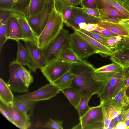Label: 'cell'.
Segmentation results:
<instances>
[{
  "instance_id": "ab89813d",
  "label": "cell",
  "mask_w": 129,
  "mask_h": 129,
  "mask_svg": "<svg viewBox=\"0 0 129 129\" xmlns=\"http://www.w3.org/2000/svg\"><path fill=\"white\" fill-rule=\"evenodd\" d=\"M83 11L88 15L97 17H100V14L97 8H88L82 7Z\"/></svg>"
},
{
  "instance_id": "8fae6325",
  "label": "cell",
  "mask_w": 129,
  "mask_h": 129,
  "mask_svg": "<svg viewBox=\"0 0 129 129\" xmlns=\"http://www.w3.org/2000/svg\"><path fill=\"white\" fill-rule=\"evenodd\" d=\"M19 63L16 60L10 62L9 65L10 76L6 83L11 90L19 93H27L29 88L23 83L18 70Z\"/></svg>"
},
{
  "instance_id": "db71d44e",
  "label": "cell",
  "mask_w": 129,
  "mask_h": 129,
  "mask_svg": "<svg viewBox=\"0 0 129 129\" xmlns=\"http://www.w3.org/2000/svg\"><path fill=\"white\" fill-rule=\"evenodd\" d=\"M127 125L129 127V119L127 120L125 122Z\"/></svg>"
},
{
  "instance_id": "f5cc1de1",
  "label": "cell",
  "mask_w": 129,
  "mask_h": 129,
  "mask_svg": "<svg viewBox=\"0 0 129 129\" xmlns=\"http://www.w3.org/2000/svg\"><path fill=\"white\" fill-rule=\"evenodd\" d=\"M126 95L128 97L129 96V87L127 89L126 91Z\"/></svg>"
},
{
  "instance_id": "816d5d0a",
  "label": "cell",
  "mask_w": 129,
  "mask_h": 129,
  "mask_svg": "<svg viewBox=\"0 0 129 129\" xmlns=\"http://www.w3.org/2000/svg\"><path fill=\"white\" fill-rule=\"evenodd\" d=\"M118 3L120 5H122L124 2L125 0H110Z\"/></svg>"
},
{
  "instance_id": "30bf717a",
  "label": "cell",
  "mask_w": 129,
  "mask_h": 129,
  "mask_svg": "<svg viewBox=\"0 0 129 129\" xmlns=\"http://www.w3.org/2000/svg\"><path fill=\"white\" fill-rule=\"evenodd\" d=\"M102 20L100 18L88 14L83 10L82 7L73 6L71 15L65 24L75 30H78V25L81 23L98 24Z\"/></svg>"
},
{
  "instance_id": "1f68e13d",
  "label": "cell",
  "mask_w": 129,
  "mask_h": 129,
  "mask_svg": "<svg viewBox=\"0 0 129 129\" xmlns=\"http://www.w3.org/2000/svg\"><path fill=\"white\" fill-rule=\"evenodd\" d=\"M91 97V96H81L78 106L76 109L80 117L84 115L90 108V107L88 105V103Z\"/></svg>"
},
{
  "instance_id": "cb8c5ba5",
  "label": "cell",
  "mask_w": 129,
  "mask_h": 129,
  "mask_svg": "<svg viewBox=\"0 0 129 129\" xmlns=\"http://www.w3.org/2000/svg\"><path fill=\"white\" fill-rule=\"evenodd\" d=\"M37 102L19 99L15 96L13 105L19 110L25 114L29 112L30 116L33 115L34 108Z\"/></svg>"
},
{
  "instance_id": "44dd1931",
  "label": "cell",
  "mask_w": 129,
  "mask_h": 129,
  "mask_svg": "<svg viewBox=\"0 0 129 129\" xmlns=\"http://www.w3.org/2000/svg\"><path fill=\"white\" fill-rule=\"evenodd\" d=\"M102 106L103 115V129H108L112 120L120 114L121 109L110 105L107 102H101Z\"/></svg>"
},
{
  "instance_id": "8d00e7d4",
  "label": "cell",
  "mask_w": 129,
  "mask_h": 129,
  "mask_svg": "<svg viewBox=\"0 0 129 129\" xmlns=\"http://www.w3.org/2000/svg\"><path fill=\"white\" fill-rule=\"evenodd\" d=\"M116 36L105 37L107 46L112 50L116 49L120 45L116 41Z\"/></svg>"
},
{
  "instance_id": "bcb514c9",
  "label": "cell",
  "mask_w": 129,
  "mask_h": 129,
  "mask_svg": "<svg viewBox=\"0 0 129 129\" xmlns=\"http://www.w3.org/2000/svg\"><path fill=\"white\" fill-rule=\"evenodd\" d=\"M124 112V114L121 121L125 122L129 119V108Z\"/></svg>"
},
{
  "instance_id": "83f0119b",
  "label": "cell",
  "mask_w": 129,
  "mask_h": 129,
  "mask_svg": "<svg viewBox=\"0 0 129 129\" xmlns=\"http://www.w3.org/2000/svg\"><path fill=\"white\" fill-rule=\"evenodd\" d=\"M75 76L69 71L55 80L52 83L57 86L61 91L64 89L71 87L72 81Z\"/></svg>"
},
{
  "instance_id": "c3c4849f",
  "label": "cell",
  "mask_w": 129,
  "mask_h": 129,
  "mask_svg": "<svg viewBox=\"0 0 129 129\" xmlns=\"http://www.w3.org/2000/svg\"><path fill=\"white\" fill-rule=\"evenodd\" d=\"M121 5L129 12V0H125Z\"/></svg>"
},
{
  "instance_id": "3957f363",
  "label": "cell",
  "mask_w": 129,
  "mask_h": 129,
  "mask_svg": "<svg viewBox=\"0 0 129 129\" xmlns=\"http://www.w3.org/2000/svg\"><path fill=\"white\" fill-rule=\"evenodd\" d=\"M70 34L69 31L63 28L53 42L45 50H43L45 64L59 57L62 50L69 47Z\"/></svg>"
},
{
  "instance_id": "ee69618b",
  "label": "cell",
  "mask_w": 129,
  "mask_h": 129,
  "mask_svg": "<svg viewBox=\"0 0 129 129\" xmlns=\"http://www.w3.org/2000/svg\"><path fill=\"white\" fill-rule=\"evenodd\" d=\"M129 48V37L122 38V42L119 46Z\"/></svg>"
},
{
  "instance_id": "5b68a950",
  "label": "cell",
  "mask_w": 129,
  "mask_h": 129,
  "mask_svg": "<svg viewBox=\"0 0 129 129\" xmlns=\"http://www.w3.org/2000/svg\"><path fill=\"white\" fill-rule=\"evenodd\" d=\"M55 0H46L42 10L36 15L27 18L32 30L38 37L49 18L55 6Z\"/></svg>"
},
{
  "instance_id": "4dcf8cb0",
  "label": "cell",
  "mask_w": 129,
  "mask_h": 129,
  "mask_svg": "<svg viewBox=\"0 0 129 129\" xmlns=\"http://www.w3.org/2000/svg\"><path fill=\"white\" fill-rule=\"evenodd\" d=\"M18 70L21 79L25 85L28 88L33 81L31 71L28 70L19 63Z\"/></svg>"
},
{
  "instance_id": "d4e9b609",
  "label": "cell",
  "mask_w": 129,
  "mask_h": 129,
  "mask_svg": "<svg viewBox=\"0 0 129 129\" xmlns=\"http://www.w3.org/2000/svg\"><path fill=\"white\" fill-rule=\"evenodd\" d=\"M55 3L65 24L71 15L74 5L64 0H55Z\"/></svg>"
},
{
  "instance_id": "603a6c76",
  "label": "cell",
  "mask_w": 129,
  "mask_h": 129,
  "mask_svg": "<svg viewBox=\"0 0 129 129\" xmlns=\"http://www.w3.org/2000/svg\"><path fill=\"white\" fill-rule=\"evenodd\" d=\"M12 12L0 10V51L7 39L6 37L8 20Z\"/></svg>"
},
{
  "instance_id": "836d02e7",
  "label": "cell",
  "mask_w": 129,
  "mask_h": 129,
  "mask_svg": "<svg viewBox=\"0 0 129 129\" xmlns=\"http://www.w3.org/2000/svg\"><path fill=\"white\" fill-rule=\"evenodd\" d=\"M63 123L62 121L50 119L45 122L44 125L41 126L49 129H63Z\"/></svg>"
},
{
  "instance_id": "ba28073f",
  "label": "cell",
  "mask_w": 129,
  "mask_h": 129,
  "mask_svg": "<svg viewBox=\"0 0 129 129\" xmlns=\"http://www.w3.org/2000/svg\"><path fill=\"white\" fill-rule=\"evenodd\" d=\"M96 2L102 20L119 23L121 20L129 18V15L120 12L105 0H96Z\"/></svg>"
},
{
  "instance_id": "f6af8a7d",
  "label": "cell",
  "mask_w": 129,
  "mask_h": 129,
  "mask_svg": "<svg viewBox=\"0 0 129 129\" xmlns=\"http://www.w3.org/2000/svg\"><path fill=\"white\" fill-rule=\"evenodd\" d=\"M119 23L129 31V18L121 20L120 21Z\"/></svg>"
},
{
  "instance_id": "60d3db41",
  "label": "cell",
  "mask_w": 129,
  "mask_h": 129,
  "mask_svg": "<svg viewBox=\"0 0 129 129\" xmlns=\"http://www.w3.org/2000/svg\"><path fill=\"white\" fill-rule=\"evenodd\" d=\"M105 0L120 12L129 16V12L120 4L112 1Z\"/></svg>"
},
{
  "instance_id": "4fadbf2b",
  "label": "cell",
  "mask_w": 129,
  "mask_h": 129,
  "mask_svg": "<svg viewBox=\"0 0 129 129\" xmlns=\"http://www.w3.org/2000/svg\"><path fill=\"white\" fill-rule=\"evenodd\" d=\"M13 124L21 129H27L30 127L29 114H25L18 109L12 103L8 104Z\"/></svg>"
},
{
  "instance_id": "ac0fdd59",
  "label": "cell",
  "mask_w": 129,
  "mask_h": 129,
  "mask_svg": "<svg viewBox=\"0 0 129 129\" xmlns=\"http://www.w3.org/2000/svg\"><path fill=\"white\" fill-rule=\"evenodd\" d=\"M16 42L17 50L16 61L21 65L27 66L30 71L36 73L38 68L32 61L25 47L19 40Z\"/></svg>"
},
{
  "instance_id": "f907efd6",
  "label": "cell",
  "mask_w": 129,
  "mask_h": 129,
  "mask_svg": "<svg viewBox=\"0 0 129 129\" xmlns=\"http://www.w3.org/2000/svg\"><path fill=\"white\" fill-rule=\"evenodd\" d=\"M115 127V125L113 121H112L110 123L108 129H114Z\"/></svg>"
},
{
  "instance_id": "277c9868",
  "label": "cell",
  "mask_w": 129,
  "mask_h": 129,
  "mask_svg": "<svg viewBox=\"0 0 129 129\" xmlns=\"http://www.w3.org/2000/svg\"><path fill=\"white\" fill-rule=\"evenodd\" d=\"M126 79L123 69L105 83L103 87L98 94L101 102L108 101L114 96L118 93L117 90L120 91L122 88L119 89Z\"/></svg>"
},
{
  "instance_id": "ffe728a7",
  "label": "cell",
  "mask_w": 129,
  "mask_h": 129,
  "mask_svg": "<svg viewBox=\"0 0 129 129\" xmlns=\"http://www.w3.org/2000/svg\"><path fill=\"white\" fill-rule=\"evenodd\" d=\"M74 32L78 34L86 40L94 47L97 53L104 57L110 56L113 54V50L85 34L79 30H75Z\"/></svg>"
},
{
  "instance_id": "e575fe53",
  "label": "cell",
  "mask_w": 129,
  "mask_h": 129,
  "mask_svg": "<svg viewBox=\"0 0 129 129\" xmlns=\"http://www.w3.org/2000/svg\"><path fill=\"white\" fill-rule=\"evenodd\" d=\"M1 113L11 123L13 124L10 111L8 105L0 100Z\"/></svg>"
},
{
  "instance_id": "9c48e42d",
  "label": "cell",
  "mask_w": 129,
  "mask_h": 129,
  "mask_svg": "<svg viewBox=\"0 0 129 129\" xmlns=\"http://www.w3.org/2000/svg\"><path fill=\"white\" fill-rule=\"evenodd\" d=\"M60 91L57 86L50 83L35 91L18 95L16 97L20 99L38 102L50 99L56 95Z\"/></svg>"
},
{
  "instance_id": "7402d4cb",
  "label": "cell",
  "mask_w": 129,
  "mask_h": 129,
  "mask_svg": "<svg viewBox=\"0 0 129 129\" xmlns=\"http://www.w3.org/2000/svg\"><path fill=\"white\" fill-rule=\"evenodd\" d=\"M98 24L99 26L107 29L122 38L129 37V31L119 23L102 20Z\"/></svg>"
},
{
  "instance_id": "4316f807",
  "label": "cell",
  "mask_w": 129,
  "mask_h": 129,
  "mask_svg": "<svg viewBox=\"0 0 129 129\" xmlns=\"http://www.w3.org/2000/svg\"><path fill=\"white\" fill-rule=\"evenodd\" d=\"M61 91L67 97L71 105L76 109L82 96L80 92L72 87L64 89Z\"/></svg>"
},
{
  "instance_id": "b9f144b4",
  "label": "cell",
  "mask_w": 129,
  "mask_h": 129,
  "mask_svg": "<svg viewBox=\"0 0 129 129\" xmlns=\"http://www.w3.org/2000/svg\"><path fill=\"white\" fill-rule=\"evenodd\" d=\"M98 26V24L89 23L87 24L84 30L88 31L91 32L95 30Z\"/></svg>"
},
{
  "instance_id": "f1b7e54d",
  "label": "cell",
  "mask_w": 129,
  "mask_h": 129,
  "mask_svg": "<svg viewBox=\"0 0 129 129\" xmlns=\"http://www.w3.org/2000/svg\"><path fill=\"white\" fill-rule=\"evenodd\" d=\"M46 0H30L26 16L27 18L38 14L43 9Z\"/></svg>"
},
{
  "instance_id": "74e56055",
  "label": "cell",
  "mask_w": 129,
  "mask_h": 129,
  "mask_svg": "<svg viewBox=\"0 0 129 129\" xmlns=\"http://www.w3.org/2000/svg\"><path fill=\"white\" fill-rule=\"evenodd\" d=\"M80 5L82 7L97 8L96 0H80Z\"/></svg>"
},
{
  "instance_id": "9a60e30c",
  "label": "cell",
  "mask_w": 129,
  "mask_h": 129,
  "mask_svg": "<svg viewBox=\"0 0 129 129\" xmlns=\"http://www.w3.org/2000/svg\"><path fill=\"white\" fill-rule=\"evenodd\" d=\"M25 47L32 61L37 68L42 69L45 65L43 50L38 46L36 42L24 41Z\"/></svg>"
},
{
  "instance_id": "5bb4252c",
  "label": "cell",
  "mask_w": 129,
  "mask_h": 129,
  "mask_svg": "<svg viewBox=\"0 0 129 129\" xmlns=\"http://www.w3.org/2000/svg\"><path fill=\"white\" fill-rule=\"evenodd\" d=\"M30 0H0V10L26 15Z\"/></svg>"
},
{
  "instance_id": "52a82bcc",
  "label": "cell",
  "mask_w": 129,
  "mask_h": 129,
  "mask_svg": "<svg viewBox=\"0 0 129 129\" xmlns=\"http://www.w3.org/2000/svg\"><path fill=\"white\" fill-rule=\"evenodd\" d=\"M69 47L82 59L97 53V51L86 40L74 32L70 34Z\"/></svg>"
},
{
  "instance_id": "7c38bea8",
  "label": "cell",
  "mask_w": 129,
  "mask_h": 129,
  "mask_svg": "<svg viewBox=\"0 0 129 129\" xmlns=\"http://www.w3.org/2000/svg\"><path fill=\"white\" fill-rule=\"evenodd\" d=\"M79 123L72 129H84L85 127L92 124L103 123V115L101 104L98 106L90 108L84 115L79 117Z\"/></svg>"
},
{
  "instance_id": "681fc988",
  "label": "cell",
  "mask_w": 129,
  "mask_h": 129,
  "mask_svg": "<svg viewBox=\"0 0 129 129\" xmlns=\"http://www.w3.org/2000/svg\"><path fill=\"white\" fill-rule=\"evenodd\" d=\"M87 24L85 22H82L79 23L78 25L79 29H84Z\"/></svg>"
},
{
  "instance_id": "2e32d148",
  "label": "cell",
  "mask_w": 129,
  "mask_h": 129,
  "mask_svg": "<svg viewBox=\"0 0 129 129\" xmlns=\"http://www.w3.org/2000/svg\"><path fill=\"white\" fill-rule=\"evenodd\" d=\"M12 14L20 27L23 36L24 41L36 42L37 37L29 25L26 15L13 12H12Z\"/></svg>"
},
{
  "instance_id": "7bdbcfd3",
  "label": "cell",
  "mask_w": 129,
  "mask_h": 129,
  "mask_svg": "<svg viewBox=\"0 0 129 129\" xmlns=\"http://www.w3.org/2000/svg\"><path fill=\"white\" fill-rule=\"evenodd\" d=\"M129 128L125 122L120 121L116 125L115 129H127Z\"/></svg>"
},
{
  "instance_id": "7dc6e473",
  "label": "cell",
  "mask_w": 129,
  "mask_h": 129,
  "mask_svg": "<svg viewBox=\"0 0 129 129\" xmlns=\"http://www.w3.org/2000/svg\"><path fill=\"white\" fill-rule=\"evenodd\" d=\"M74 6H77L80 5V0H64Z\"/></svg>"
},
{
  "instance_id": "f546056e",
  "label": "cell",
  "mask_w": 129,
  "mask_h": 129,
  "mask_svg": "<svg viewBox=\"0 0 129 129\" xmlns=\"http://www.w3.org/2000/svg\"><path fill=\"white\" fill-rule=\"evenodd\" d=\"M59 57L72 64L80 63L84 60L79 58L69 47L66 48L62 50Z\"/></svg>"
},
{
  "instance_id": "d6986e66",
  "label": "cell",
  "mask_w": 129,
  "mask_h": 129,
  "mask_svg": "<svg viewBox=\"0 0 129 129\" xmlns=\"http://www.w3.org/2000/svg\"><path fill=\"white\" fill-rule=\"evenodd\" d=\"M109 59L123 69L129 68V48L119 46L114 51Z\"/></svg>"
},
{
  "instance_id": "7a4b0ae2",
  "label": "cell",
  "mask_w": 129,
  "mask_h": 129,
  "mask_svg": "<svg viewBox=\"0 0 129 129\" xmlns=\"http://www.w3.org/2000/svg\"><path fill=\"white\" fill-rule=\"evenodd\" d=\"M64 23L62 16L55 6L47 22L37 37L36 42L38 47L46 50L58 36Z\"/></svg>"
},
{
  "instance_id": "d590c367",
  "label": "cell",
  "mask_w": 129,
  "mask_h": 129,
  "mask_svg": "<svg viewBox=\"0 0 129 129\" xmlns=\"http://www.w3.org/2000/svg\"><path fill=\"white\" fill-rule=\"evenodd\" d=\"M79 30L107 46L105 36L94 32L88 31L84 29Z\"/></svg>"
},
{
  "instance_id": "11a10c76",
  "label": "cell",
  "mask_w": 129,
  "mask_h": 129,
  "mask_svg": "<svg viewBox=\"0 0 129 129\" xmlns=\"http://www.w3.org/2000/svg\"><path fill=\"white\" fill-rule=\"evenodd\" d=\"M127 103L129 104V96L127 98Z\"/></svg>"
},
{
  "instance_id": "484cf974",
  "label": "cell",
  "mask_w": 129,
  "mask_h": 129,
  "mask_svg": "<svg viewBox=\"0 0 129 129\" xmlns=\"http://www.w3.org/2000/svg\"><path fill=\"white\" fill-rule=\"evenodd\" d=\"M14 97L11 89L5 81L0 79V100L8 105L13 103Z\"/></svg>"
},
{
  "instance_id": "6da1fadb",
  "label": "cell",
  "mask_w": 129,
  "mask_h": 129,
  "mask_svg": "<svg viewBox=\"0 0 129 129\" xmlns=\"http://www.w3.org/2000/svg\"><path fill=\"white\" fill-rule=\"evenodd\" d=\"M95 69L92 64L84 60L72 64L70 71L75 76L71 87L79 91L82 96L98 94L104 86L103 83L95 77Z\"/></svg>"
},
{
  "instance_id": "d6a6232c",
  "label": "cell",
  "mask_w": 129,
  "mask_h": 129,
  "mask_svg": "<svg viewBox=\"0 0 129 129\" xmlns=\"http://www.w3.org/2000/svg\"><path fill=\"white\" fill-rule=\"evenodd\" d=\"M123 69L120 65L113 62L99 68H95L94 71L96 73H107L118 71Z\"/></svg>"
},
{
  "instance_id": "8992f818",
  "label": "cell",
  "mask_w": 129,
  "mask_h": 129,
  "mask_svg": "<svg viewBox=\"0 0 129 129\" xmlns=\"http://www.w3.org/2000/svg\"><path fill=\"white\" fill-rule=\"evenodd\" d=\"M72 64L59 57L46 64L41 69V71L47 80L50 83H52L55 80L69 71Z\"/></svg>"
},
{
  "instance_id": "f35d334b",
  "label": "cell",
  "mask_w": 129,
  "mask_h": 129,
  "mask_svg": "<svg viewBox=\"0 0 129 129\" xmlns=\"http://www.w3.org/2000/svg\"><path fill=\"white\" fill-rule=\"evenodd\" d=\"M91 32L97 33L106 37L116 36H117L109 30L99 26L95 30Z\"/></svg>"
},
{
  "instance_id": "e0dca14e",
  "label": "cell",
  "mask_w": 129,
  "mask_h": 129,
  "mask_svg": "<svg viewBox=\"0 0 129 129\" xmlns=\"http://www.w3.org/2000/svg\"><path fill=\"white\" fill-rule=\"evenodd\" d=\"M7 39H11L16 41L21 40L24 41L23 33L17 20L12 15L9 17L8 21L6 34Z\"/></svg>"
}]
</instances>
